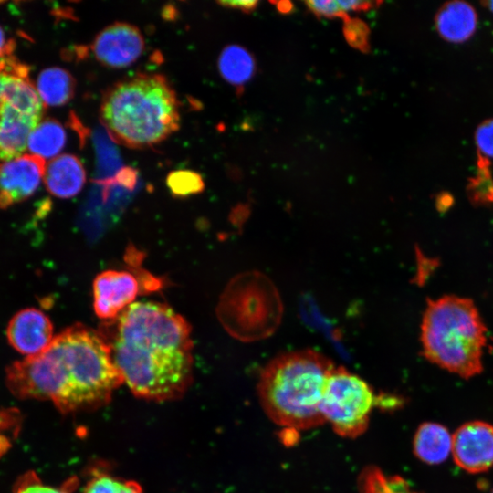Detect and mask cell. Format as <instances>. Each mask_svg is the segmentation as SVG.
Masks as SVG:
<instances>
[{"label": "cell", "mask_w": 493, "mask_h": 493, "mask_svg": "<svg viewBox=\"0 0 493 493\" xmlns=\"http://www.w3.org/2000/svg\"><path fill=\"white\" fill-rule=\"evenodd\" d=\"M343 35L347 43L353 48L362 51H370V28L360 18L348 17L343 20Z\"/></svg>", "instance_id": "25"}, {"label": "cell", "mask_w": 493, "mask_h": 493, "mask_svg": "<svg viewBox=\"0 0 493 493\" xmlns=\"http://www.w3.org/2000/svg\"><path fill=\"white\" fill-rule=\"evenodd\" d=\"M224 7L238 9L245 13L252 12L258 5L257 1H218Z\"/></svg>", "instance_id": "28"}, {"label": "cell", "mask_w": 493, "mask_h": 493, "mask_svg": "<svg viewBox=\"0 0 493 493\" xmlns=\"http://www.w3.org/2000/svg\"><path fill=\"white\" fill-rule=\"evenodd\" d=\"M475 142L477 154L485 158H493V118L485 120L475 131Z\"/></svg>", "instance_id": "26"}, {"label": "cell", "mask_w": 493, "mask_h": 493, "mask_svg": "<svg viewBox=\"0 0 493 493\" xmlns=\"http://www.w3.org/2000/svg\"><path fill=\"white\" fill-rule=\"evenodd\" d=\"M455 463L468 473H481L493 467V425L484 421L462 425L452 435Z\"/></svg>", "instance_id": "10"}, {"label": "cell", "mask_w": 493, "mask_h": 493, "mask_svg": "<svg viewBox=\"0 0 493 493\" xmlns=\"http://www.w3.org/2000/svg\"><path fill=\"white\" fill-rule=\"evenodd\" d=\"M375 400L364 380L343 367H334L325 385L320 412L336 434L356 438L367 430Z\"/></svg>", "instance_id": "7"}, {"label": "cell", "mask_w": 493, "mask_h": 493, "mask_svg": "<svg viewBox=\"0 0 493 493\" xmlns=\"http://www.w3.org/2000/svg\"><path fill=\"white\" fill-rule=\"evenodd\" d=\"M282 313L278 290L258 271L245 272L233 278L217 308L225 329L243 341H256L273 334Z\"/></svg>", "instance_id": "6"}, {"label": "cell", "mask_w": 493, "mask_h": 493, "mask_svg": "<svg viewBox=\"0 0 493 493\" xmlns=\"http://www.w3.org/2000/svg\"><path fill=\"white\" fill-rule=\"evenodd\" d=\"M477 13L467 2L454 0L445 3L435 16V27L439 36L450 43H463L477 30Z\"/></svg>", "instance_id": "15"}, {"label": "cell", "mask_w": 493, "mask_h": 493, "mask_svg": "<svg viewBox=\"0 0 493 493\" xmlns=\"http://www.w3.org/2000/svg\"><path fill=\"white\" fill-rule=\"evenodd\" d=\"M217 67L222 78L241 88L253 77L256 62L251 53L239 45H228L220 53Z\"/></svg>", "instance_id": "18"}, {"label": "cell", "mask_w": 493, "mask_h": 493, "mask_svg": "<svg viewBox=\"0 0 493 493\" xmlns=\"http://www.w3.org/2000/svg\"><path fill=\"white\" fill-rule=\"evenodd\" d=\"M304 4L309 10L317 17L336 18L343 20L350 17V12L368 11L377 7L381 1H305Z\"/></svg>", "instance_id": "20"}, {"label": "cell", "mask_w": 493, "mask_h": 493, "mask_svg": "<svg viewBox=\"0 0 493 493\" xmlns=\"http://www.w3.org/2000/svg\"><path fill=\"white\" fill-rule=\"evenodd\" d=\"M413 451L419 460L426 464H440L452 451V435L443 425L423 423L414 435Z\"/></svg>", "instance_id": "16"}, {"label": "cell", "mask_w": 493, "mask_h": 493, "mask_svg": "<svg viewBox=\"0 0 493 493\" xmlns=\"http://www.w3.org/2000/svg\"><path fill=\"white\" fill-rule=\"evenodd\" d=\"M12 73H9L2 68H0V108L5 99V90L7 85L12 77Z\"/></svg>", "instance_id": "31"}, {"label": "cell", "mask_w": 493, "mask_h": 493, "mask_svg": "<svg viewBox=\"0 0 493 493\" xmlns=\"http://www.w3.org/2000/svg\"><path fill=\"white\" fill-rule=\"evenodd\" d=\"M44 103L28 76L13 74L0 108V160L24 154L30 133L42 121Z\"/></svg>", "instance_id": "8"}, {"label": "cell", "mask_w": 493, "mask_h": 493, "mask_svg": "<svg viewBox=\"0 0 493 493\" xmlns=\"http://www.w3.org/2000/svg\"><path fill=\"white\" fill-rule=\"evenodd\" d=\"M388 483H381L383 490H380L379 493H415L410 491L407 484L400 477H393Z\"/></svg>", "instance_id": "27"}, {"label": "cell", "mask_w": 493, "mask_h": 493, "mask_svg": "<svg viewBox=\"0 0 493 493\" xmlns=\"http://www.w3.org/2000/svg\"><path fill=\"white\" fill-rule=\"evenodd\" d=\"M6 336L16 351L26 357L34 356L44 351L52 342L53 325L41 310L24 309L9 321Z\"/></svg>", "instance_id": "13"}, {"label": "cell", "mask_w": 493, "mask_h": 493, "mask_svg": "<svg viewBox=\"0 0 493 493\" xmlns=\"http://www.w3.org/2000/svg\"><path fill=\"white\" fill-rule=\"evenodd\" d=\"M334 367L330 359L312 350L272 359L261 371L257 384L267 415L275 424L298 431L326 423L320 404Z\"/></svg>", "instance_id": "4"}, {"label": "cell", "mask_w": 493, "mask_h": 493, "mask_svg": "<svg viewBox=\"0 0 493 493\" xmlns=\"http://www.w3.org/2000/svg\"><path fill=\"white\" fill-rule=\"evenodd\" d=\"M140 285L135 276L123 270H106L93 281V308L106 320L116 319L134 303Z\"/></svg>", "instance_id": "12"}, {"label": "cell", "mask_w": 493, "mask_h": 493, "mask_svg": "<svg viewBox=\"0 0 493 493\" xmlns=\"http://www.w3.org/2000/svg\"><path fill=\"white\" fill-rule=\"evenodd\" d=\"M100 114L110 135L134 149L160 143L180 126L176 93L161 74L140 73L113 84L103 95Z\"/></svg>", "instance_id": "3"}, {"label": "cell", "mask_w": 493, "mask_h": 493, "mask_svg": "<svg viewBox=\"0 0 493 493\" xmlns=\"http://www.w3.org/2000/svg\"><path fill=\"white\" fill-rule=\"evenodd\" d=\"M166 184L174 196L185 197L201 193L205 183L200 173L192 170H175L166 178Z\"/></svg>", "instance_id": "24"}, {"label": "cell", "mask_w": 493, "mask_h": 493, "mask_svg": "<svg viewBox=\"0 0 493 493\" xmlns=\"http://www.w3.org/2000/svg\"><path fill=\"white\" fill-rule=\"evenodd\" d=\"M5 382L15 396L50 401L62 413L101 407L123 383L102 335L82 324L64 330L41 353L13 362Z\"/></svg>", "instance_id": "2"}, {"label": "cell", "mask_w": 493, "mask_h": 493, "mask_svg": "<svg viewBox=\"0 0 493 493\" xmlns=\"http://www.w3.org/2000/svg\"><path fill=\"white\" fill-rule=\"evenodd\" d=\"M44 159L23 154L0 163V208L5 209L30 197L44 176Z\"/></svg>", "instance_id": "11"}, {"label": "cell", "mask_w": 493, "mask_h": 493, "mask_svg": "<svg viewBox=\"0 0 493 493\" xmlns=\"http://www.w3.org/2000/svg\"><path fill=\"white\" fill-rule=\"evenodd\" d=\"M67 142V133L57 120L47 118L41 121L30 133L27 149L30 154L44 160L58 156Z\"/></svg>", "instance_id": "19"}, {"label": "cell", "mask_w": 493, "mask_h": 493, "mask_svg": "<svg viewBox=\"0 0 493 493\" xmlns=\"http://www.w3.org/2000/svg\"><path fill=\"white\" fill-rule=\"evenodd\" d=\"M489 159L477 154V173L469 180L467 191L471 201L483 205L493 203V179Z\"/></svg>", "instance_id": "22"}, {"label": "cell", "mask_w": 493, "mask_h": 493, "mask_svg": "<svg viewBox=\"0 0 493 493\" xmlns=\"http://www.w3.org/2000/svg\"><path fill=\"white\" fill-rule=\"evenodd\" d=\"M35 87L44 104L61 106L73 98L76 80L69 71L51 67L39 73Z\"/></svg>", "instance_id": "17"}, {"label": "cell", "mask_w": 493, "mask_h": 493, "mask_svg": "<svg viewBox=\"0 0 493 493\" xmlns=\"http://www.w3.org/2000/svg\"><path fill=\"white\" fill-rule=\"evenodd\" d=\"M77 485L78 479L71 477L61 486H51L44 483L34 471H28L19 477L13 493H73Z\"/></svg>", "instance_id": "23"}, {"label": "cell", "mask_w": 493, "mask_h": 493, "mask_svg": "<svg viewBox=\"0 0 493 493\" xmlns=\"http://www.w3.org/2000/svg\"><path fill=\"white\" fill-rule=\"evenodd\" d=\"M123 383L140 398H180L193 379L191 326L166 304L138 301L100 330Z\"/></svg>", "instance_id": "1"}, {"label": "cell", "mask_w": 493, "mask_h": 493, "mask_svg": "<svg viewBox=\"0 0 493 493\" xmlns=\"http://www.w3.org/2000/svg\"><path fill=\"white\" fill-rule=\"evenodd\" d=\"M43 181L52 195L71 198L82 190L86 183L85 168L77 156L60 154L46 163Z\"/></svg>", "instance_id": "14"}, {"label": "cell", "mask_w": 493, "mask_h": 493, "mask_svg": "<svg viewBox=\"0 0 493 493\" xmlns=\"http://www.w3.org/2000/svg\"><path fill=\"white\" fill-rule=\"evenodd\" d=\"M486 332L472 299L456 295L428 299L421 322L422 354L449 372L472 378L483 371Z\"/></svg>", "instance_id": "5"}, {"label": "cell", "mask_w": 493, "mask_h": 493, "mask_svg": "<svg viewBox=\"0 0 493 493\" xmlns=\"http://www.w3.org/2000/svg\"><path fill=\"white\" fill-rule=\"evenodd\" d=\"M402 403V400L398 396L393 394H379L376 395L375 406H379L383 409H393L397 408Z\"/></svg>", "instance_id": "29"}, {"label": "cell", "mask_w": 493, "mask_h": 493, "mask_svg": "<svg viewBox=\"0 0 493 493\" xmlns=\"http://www.w3.org/2000/svg\"><path fill=\"white\" fill-rule=\"evenodd\" d=\"M482 5L493 13V1H484Z\"/></svg>", "instance_id": "33"}, {"label": "cell", "mask_w": 493, "mask_h": 493, "mask_svg": "<svg viewBox=\"0 0 493 493\" xmlns=\"http://www.w3.org/2000/svg\"><path fill=\"white\" fill-rule=\"evenodd\" d=\"M272 4L276 5L277 9L278 12L282 14H288L293 10V5L289 1H274L271 2Z\"/></svg>", "instance_id": "32"}, {"label": "cell", "mask_w": 493, "mask_h": 493, "mask_svg": "<svg viewBox=\"0 0 493 493\" xmlns=\"http://www.w3.org/2000/svg\"><path fill=\"white\" fill-rule=\"evenodd\" d=\"M15 46V41L8 39L5 31L0 26V59L11 56Z\"/></svg>", "instance_id": "30"}, {"label": "cell", "mask_w": 493, "mask_h": 493, "mask_svg": "<svg viewBox=\"0 0 493 493\" xmlns=\"http://www.w3.org/2000/svg\"><path fill=\"white\" fill-rule=\"evenodd\" d=\"M144 45L138 27L116 22L99 32L92 41L91 51L101 65L122 68L131 66L141 57Z\"/></svg>", "instance_id": "9"}, {"label": "cell", "mask_w": 493, "mask_h": 493, "mask_svg": "<svg viewBox=\"0 0 493 493\" xmlns=\"http://www.w3.org/2000/svg\"><path fill=\"white\" fill-rule=\"evenodd\" d=\"M81 493H142L139 483L94 469Z\"/></svg>", "instance_id": "21"}]
</instances>
